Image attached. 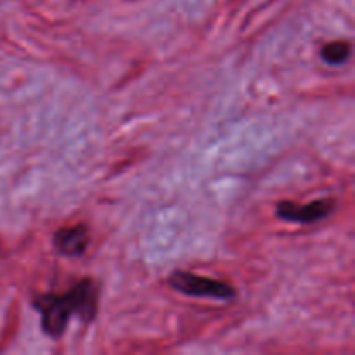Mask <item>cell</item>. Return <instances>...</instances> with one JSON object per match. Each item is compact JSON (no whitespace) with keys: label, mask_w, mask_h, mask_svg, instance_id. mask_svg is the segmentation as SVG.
I'll return each mask as SVG.
<instances>
[{"label":"cell","mask_w":355,"mask_h":355,"mask_svg":"<svg viewBox=\"0 0 355 355\" xmlns=\"http://www.w3.org/2000/svg\"><path fill=\"white\" fill-rule=\"evenodd\" d=\"M99 288L96 281L83 277L66 293H44L33 298V307L40 312L42 331L51 338H61L71 315H78L85 324L97 314Z\"/></svg>","instance_id":"cell-1"},{"label":"cell","mask_w":355,"mask_h":355,"mask_svg":"<svg viewBox=\"0 0 355 355\" xmlns=\"http://www.w3.org/2000/svg\"><path fill=\"white\" fill-rule=\"evenodd\" d=\"M168 286L193 298H214V300L229 302L236 297V290L229 283L214 279V277L198 276L187 270H173L168 276Z\"/></svg>","instance_id":"cell-2"},{"label":"cell","mask_w":355,"mask_h":355,"mask_svg":"<svg viewBox=\"0 0 355 355\" xmlns=\"http://www.w3.org/2000/svg\"><path fill=\"white\" fill-rule=\"evenodd\" d=\"M336 210V200L324 198L307 205H297L293 201H279L276 207V215L281 220L295 222V224H315L328 218Z\"/></svg>","instance_id":"cell-3"},{"label":"cell","mask_w":355,"mask_h":355,"mask_svg":"<svg viewBox=\"0 0 355 355\" xmlns=\"http://www.w3.org/2000/svg\"><path fill=\"white\" fill-rule=\"evenodd\" d=\"M52 243H54V248L59 255L69 257V259L82 257L90 243L89 227L83 224H76L58 229L54 238H52Z\"/></svg>","instance_id":"cell-4"},{"label":"cell","mask_w":355,"mask_h":355,"mask_svg":"<svg viewBox=\"0 0 355 355\" xmlns=\"http://www.w3.org/2000/svg\"><path fill=\"white\" fill-rule=\"evenodd\" d=\"M352 58V45L347 40H335L329 44L322 45L321 59L326 64L342 66Z\"/></svg>","instance_id":"cell-5"}]
</instances>
